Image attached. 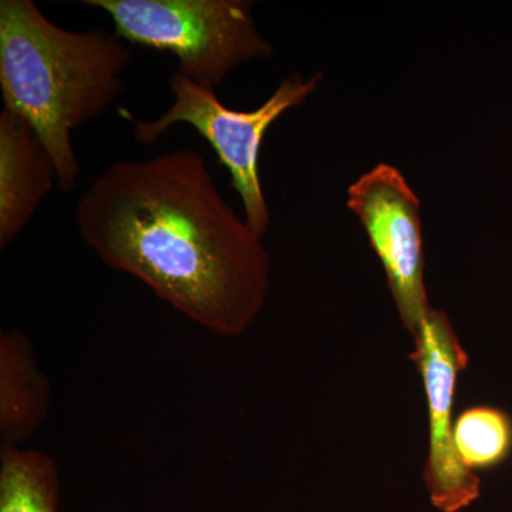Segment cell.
Listing matches in <instances>:
<instances>
[{
	"instance_id": "8992f818",
	"label": "cell",
	"mask_w": 512,
	"mask_h": 512,
	"mask_svg": "<svg viewBox=\"0 0 512 512\" xmlns=\"http://www.w3.org/2000/svg\"><path fill=\"white\" fill-rule=\"evenodd\" d=\"M414 340L416 348L410 359L423 380L429 410V454L423 480L437 510L458 512L473 504L481 493L480 477L464 466L454 446L458 376L470 359L443 311L430 308Z\"/></svg>"
},
{
	"instance_id": "9c48e42d",
	"label": "cell",
	"mask_w": 512,
	"mask_h": 512,
	"mask_svg": "<svg viewBox=\"0 0 512 512\" xmlns=\"http://www.w3.org/2000/svg\"><path fill=\"white\" fill-rule=\"evenodd\" d=\"M60 477L55 460L42 451L2 448L0 512H57Z\"/></svg>"
},
{
	"instance_id": "ba28073f",
	"label": "cell",
	"mask_w": 512,
	"mask_h": 512,
	"mask_svg": "<svg viewBox=\"0 0 512 512\" xmlns=\"http://www.w3.org/2000/svg\"><path fill=\"white\" fill-rule=\"evenodd\" d=\"M50 383L37 365L32 342L18 329L0 336V443L22 448L50 410Z\"/></svg>"
},
{
	"instance_id": "277c9868",
	"label": "cell",
	"mask_w": 512,
	"mask_h": 512,
	"mask_svg": "<svg viewBox=\"0 0 512 512\" xmlns=\"http://www.w3.org/2000/svg\"><path fill=\"white\" fill-rule=\"evenodd\" d=\"M322 80L320 72L308 79L299 73L289 74L258 109L238 111L224 106L215 90L198 86L177 70L168 79L173 104L156 120L136 121L134 138L144 146H151L175 124L194 128L228 168L232 187L241 197L245 221L262 238L271 225V212L259 175L262 141L272 124L286 111L301 106Z\"/></svg>"
},
{
	"instance_id": "6da1fadb",
	"label": "cell",
	"mask_w": 512,
	"mask_h": 512,
	"mask_svg": "<svg viewBox=\"0 0 512 512\" xmlns=\"http://www.w3.org/2000/svg\"><path fill=\"white\" fill-rule=\"evenodd\" d=\"M74 221L104 264L222 338L242 335L264 308L269 256L194 148L109 165Z\"/></svg>"
},
{
	"instance_id": "3957f363",
	"label": "cell",
	"mask_w": 512,
	"mask_h": 512,
	"mask_svg": "<svg viewBox=\"0 0 512 512\" xmlns=\"http://www.w3.org/2000/svg\"><path fill=\"white\" fill-rule=\"evenodd\" d=\"M103 10L128 45L177 57L178 72L215 90L228 74L274 47L256 29L244 0H86Z\"/></svg>"
},
{
	"instance_id": "7a4b0ae2",
	"label": "cell",
	"mask_w": 512,
	"mask_h": 512,
	"mask_svg": "<svg viewBox=\"0 0 512 512\" xmlns=\"http://www.w3.org/2000/svg\"><path fill=\"white\" fill-rule=\"evenodd\" d=\"M133 59L116 30L60 28L33 0L0 2V90L3 107L28 121L56 164L57 188L74 190L80 164L72 131L123 92Z\"/></svg>"
},
{
	"instance_id": "30bf717a",
	"label": "cell",
	"mask_w": 512,
	"mask_h": 512,
	"mask_svg": "<svg viewBox=\"0 0 512 512\" xmlns=\"http://www.w3.org/2000/svg\"><path fill=\"white\" fill-rule=\"evenodd\" d=\"M454 446L468 470H494L512 456V417L500 407L477 404L454 420Z\"/></svg>"
},
{
	"instance_id": "5b68a950",
	"label": "cell",
	"mask_w": 512,
	"mask_h": 512,
	"mask_svg": "<svg viewBox=\"0 0 512 512\" xmlns=\"http://www.w3.org/2000/svg\"><path fill=\"white\" fill-rule=\"evenodd\" d=\"M348 207L382 262L404 328L416 336L430 309L419 198L396 167L382 163L350 185Z\"/></svg>"
},
{
	"instance_id": "52a82bcc",
	"label": "cell",
	"mask_w": 512,
	"mask_h": 512,
	"mask_svg": "<svg viewBox=\"0 0 512 512\" xmlns=\"http://www.w3.org/2000/svg\"><path fill=\"white\" fill-rule=\"evenodd\" d=\"M57 184L55 161L28 121L0 111V248L19 237Z\"/></svg>"
}]
</instances>
